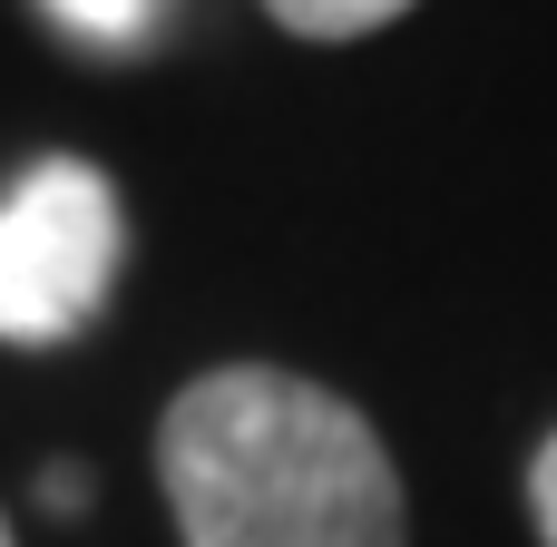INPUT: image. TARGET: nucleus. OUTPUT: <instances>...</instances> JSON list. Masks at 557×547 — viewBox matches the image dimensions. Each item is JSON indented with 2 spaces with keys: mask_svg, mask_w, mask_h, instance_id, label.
Wrapping results in <instances>:
<instances>
[{
  "mask_svg": "<svg viewBox=\"0 0 557 547\" xmlns=\"http://www.w3.org/2000/svg\"><path fill=\"white\" fill-rule=\"evenodd\" d=\"M39 499H49L59 519H69V509H88V470H69V460H59V470H39Z\"/></svg>",
  "mask_w": 557,
  "mask_h": 547,
  "instance_id": "6",
  "label": "nucleus"
},
{
  "mask_svg": "<svg viewBox=\"0 0 557 547\" xmlns=\"http://www.w3.org/2000/svg\"><path fill=\"white\" fill-rule=\"evenodd\" d=\"M529 529H539V547H557V431L529 460Z\"/></svg>",
  "mask_w": 557,
  "mask_h": 547,
  "instance_id": "5",
  "label": "nucleus"
},
{
  "mask_svg": "<svg viewBox=\"0 0 557 547\" xmlns=\"http://www.w3.org/2000/svg\"><path fill=\"white\" fill-rule=\"evenodd\" d=\"M69 39H88V49H147V29H157V10L166 0H39Z\"/></svg>",
  "mask_w": 557,
  "mask_h": 547,
  "instance_id": "3",
  "label": "nucleus"
},
{
  "mask_svg": "<svg viewBox=\"0 0 557 547\" xmlns=\"http://www.w3.org/2000/svg\"><path fill=\"white\" fill-rule=\"evenodd\" d=\"M0 547H20V538H10V519H0Z\"/></svg>",
  "mask_w": 557,
  "mask_h": 547,
  "instance_id": "7",
  "label": "nucleus"
},
{
  "mask_svg": "<svg viewBox=\"0 0 557 547\" xmlns=\"http://www.w3.org/2000/svg\"><path fill=\"white\" fill-rule=\"evenodd\" d=\"M127 254L117 186L88 157H39L0 196V343H69L98 323Z\"/></svg>",
  "mask_w": 557,
  "mask_h": 547,
  "instance_id": "2",
  "label": "nucleus"
},
{
  "mask_svg": "<svg viewBox=\"0 0 557 547\" xmlns=\"http://www.w3.org/2000/svg\"><path fill=\"white\" fill-rule=\"evenodd\" d=\"M294 39H372V29H392L411 0H264Z\"/></svg>",
  "mask_w": 557,
  "mask_h": 547,
  "instance_id": "4",
  "label": "nucleus"
},
{
  "mask_svg": "<svg viewBox=\"0 0 557 547\" xmlns=\"http://www.w3.org/2000/svg\"><path fill=\"white\" fill-rule=\"evenodd\" d=\"M157 480L186 547H411L382 431L274 362L196 372L157 421Z\"/></svg>",
  "mask_w": 557,
  "mask_h": 547,
  "instance_id": "1",
  "label": "nucleus"
}]
</instances>
